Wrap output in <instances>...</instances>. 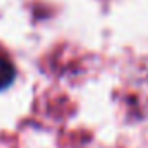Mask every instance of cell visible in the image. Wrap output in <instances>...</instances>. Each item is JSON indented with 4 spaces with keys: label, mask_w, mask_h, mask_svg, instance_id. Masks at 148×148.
I'll return each mask as SVG.
<instances>
[{
    "label": "cell",
    "mask_w": 148,
    "mask_h": 148,
    "mask_svg": "<svg viewBox=\"0 0 148 148\" xmlns=\"http://www.w3.org/2000/svg\"><path fill=\"white\" fill-rule=\"evenodd\" d=\"M14 77H16L14 64L11 61H7L5 58H0V91L9 87L12 84Z\"/></svg>",
    "instance_id": "1"
}]
</instances>
